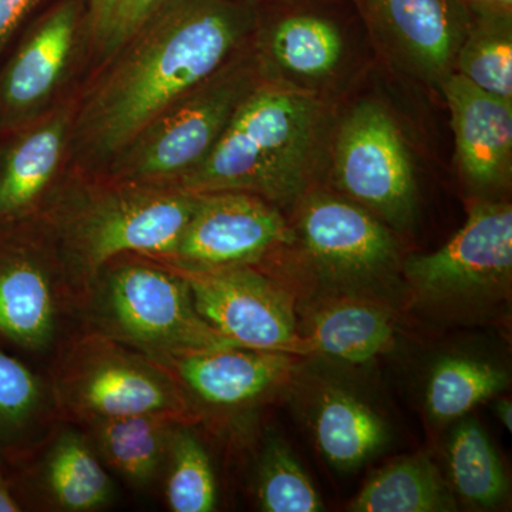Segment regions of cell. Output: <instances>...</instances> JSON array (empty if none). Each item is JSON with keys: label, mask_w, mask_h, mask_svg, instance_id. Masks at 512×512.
<instances>
[{"label": "cell", "mask_w": 512, "mask_h": 512, "mask_svg": "<svg viewBox=\"0 0 512 512\" xmlns=\"http://www.w3.org/2000/svg\"><path fill=\"white\" fill-rule=\"evenodd\" d=\"M256 16V0H178L144 23L73 113L74 161L106 171L158 114L248 45Z\"/></svg>", "instance_id": "obj_1"}, {"label": "cell", "mask_w": 512, "mask_h": 512, "mask_svg": "<svg viewBox=\"0 0 512 512\" xmlns=\"http://www.w3.org/2000/svg\"><path fill=\"white\" fill-rule=\"evenodd\" d=\"M339 107L261 82L208 157L173 185L191 192H248L291 212L326 183Z\"/></svg>", "instance_id": "obj_2"}, {"label": "cell", "mask_w": 512, "mask_h": 512, "mask_svg": "<svg viewBox=\"0 0 512 512\" xmlns=\"http://www.w3.org/2000/svg\"><path fill=\"white\" fill-rule=\"evenodd\" d=\"M197 201V192L177 185L107 178L56 192L40 221L55 245L74 308L111 259L173 254Z\"/></svg>", "instance_id": "obj_3"}, {"label": "cell", "mask_w": 512, "mask_h": 512, "mask_svg": "<svg viewBox=\"0 0 512 512\" xmlns=\"http://www.w3.org/2000/svg\"><path fill=\"white\" fill-rule=\"evenodd\" d=\"M251 47L262 82L336 106L377 66L348 0L258 3Z\"/></svg>", "instance_id": "obj_4"}, {"label": "cell", "mask_w": 512, "mask_h": 512, "mask_svg": "<svg viewBox=\"0 0 512 512\" xmlns=\"http://www.w3.org/2000/svg\"><path fill=\"white\" fill-rule=\"evenodd\" d=\"M83 329L101 333L154 360L227 346L194 305L190 286L170 266L127 254L111 259L77 306Z\"/></svg>", "instance_id": "obj_5"}, {"label": "cell", "mask_w": 512, "mask_h": 512, "mask_svg": "<svg viewBox=\"0 0 512 512\" xmlns=\"http://www.w3.org/2000/svg\"><path fill=\"white\" fill-rule=\"evenodd\" d=\"M49 382L60 421L77 427L147 413L174 414L192 424L200 417L164 366L92 330L59 346Z\"/></svg>", "instance_id": "obj_6"}, {"label": "cell", "mask_w": 512, "mask_h": 512, "mask_svg": "<svg viewBox=\"0 0 512 512\" xmlns=\"http://www.w3.org/2000/svg\"><path fill=\"white\" fill-rule=\"evenodd\" d=\"M261 82L249 40L217 73L148 123L111 161L107 180L178 183L208 157Z\"/></svg>", "instance_id": "obj_7"}, {"label": "cell", "mask_w": 512, "mask_h": 512, "mask_svg": "<svg viewBox=\"0 0 512 512\" xmlns=\"http://www.w3.org/2000/svg\"><path fill=\"white\" fill-rule=\"evenodd\" d=\"M325 185L393 231L412 227L419 210L416 168L402 127L382 100L350 97L339 107Z\"/></svg>", "instance_id": "obj_8"}, {"label": "cell", "mask_w": 512, "mask_h": 512, "mask_svg": "<svg viewBox=\"0 0 512 512\" xmlns=\"http://www.w3.org/2000/svg\"><path fill=\"white\" fill-rule=\"evenodd\" d=\"M76 311L52 238L0 224V348L37 356L59 349L64 313Z\"/></svg>", "instance_id": "obj_9"}, {"label": "cell", "mask_w": 512, "mask_h": 512, "mask_svg": "<svg viewBox=\"0 0 512 512\" xmlns=\"http://www.w3.org/2000/svg\"><path fill=\"white\" fill-rule=\"evenodd\" d=\"M379 66L440 94L471 25L460 0H348Z\"/></svg>", "instance_id": "obj_10"}, {"label": "cell", "mask_w": 512, "mask_h": 512, "mask_svg": "<svg viewBox=\"0 0 512 512\" xmlns=\"http://www.w3.org/2000/svg\"><path fill=\"white\" fill-rule=\"evenodd\" d=\"M291 214L288 245L325 278L369 281L389 274L400 262L393 229L326 185L309 191Z\"/></svg>", "instance_id": "obj_11"}, {"label": "cell", "mask_w": 512, "mask_h": 512, "mask_svg": "<svg viewBox=\"0 0 512 512\" xmlns=\"http://www.w3.org/2000/svg\"><path fill=\"white\" fill-rule=\"evenodd\" d=\"M165 265L187 281L202 318L235 345L293 356L311 353L296 328L288 293L255 265L215 269Z\"/></svg>", "instance_id": "obj_12"}, {"label": "cell", "mask_w": 512, "mask_h": 512, "mask_svg": "<svg viewBox=\"0 0 512 512\" xmlns=\"http://www.w3.org/2000/svg\"><path fill=\"white\" fill-rule=\"evenodd\" d=\"M197 194L173 254L157 261L187 269L259 265L291 242L288 215L264 198L239 191Z\"/></svg>", "instance_id": "obj_13"}, {"label": "cell", "mask_w": 512, "mask_h": 512, "mask_svg": "<svg viewBox=\"0 0 512 512\" xmlns=\"http://www.w3.org/2000/svg\"><path fill=\"white\" fill-rule=\"evenodd\" d=\"M410 285L431 301H460L505 288L512 274L510 202L477 200L463 228L439 251L410 256Z\"/></svg>", "instance_id": "obj_14"}, {"label": "cell", "mask_w": 512, "mask_h": 512, "mask_svg": "<svg viewBox=\"0 0 512 512\" xmlns=\"http://www.w3.org/2000/svg\"><path fill=\"white\" fill-rule=\"evenodd\" d=\"M10 473L25 510L93 512L116 498L113 478L89 437L64 421Z\"/></svg>", "instance_id": "obj_15"}, {"label": "cell", "mask_w": 512, "mask_h": 512, "mask_svg": "<svg viewBox=\"0 0 512 512\" xmlns=\"http://www.w3.org/2000/svg\"><path fill=\"white\" fill-rule=\"evenodd\" d=\"M451 116L461 181L477 200H495L512 180V100L453 73L441 86Z\"/></svg>", "instance_id": "obj_16"}, {"label": "cell", "mask_w": 512, "mask_h": 512, "mask_svg": "<svg viewBox=\"0 0 512 512\" xmlns=\"http://www.w3.org/2000/svg\"><path fill=\"white\" fill-rule=\"evenodd\" d=\"M80 16V3L64 0L26 37L0 76L2 120L29 121L49 106L72 64Z\"/></svg>", "instance_id": "obj_17"}, {"label": "cell", "mask_w": 512, "mask_h": 512, "mask_svg": "<svg viewBox=\"0 0 512 512\" xmlns=\"http://www.w3.org/2000/svg\"><path fill=\"white\" fill-rule=\"evenodd\" d=\"M293 359L284 352L227 346L156 362L180 383L192 406L238 409L284 386L295 369Z\"/></svg>", "instance_id": "obj_18"}, {"label": "cell", "mask_w": 512, "mask_h": 512, "mask_svg": "<svg viewBox=\"0 0 512 512\" xmlns=\"http://www.w3.org/2000/svg\"><path fill=\"white\" fill-rule=\"evenodd\" d=\"M72 123L73 113L57 110L0 153V224L28 218L49 195L69 151Z\"/></svg>", "instance_id": "obj_19"}, {"label": "cell", "mask_w": 512, "mask_h": 512, "mask_svg": "<svg viewBox=\"0 0 512 512\" xmlns=\"http://www.w3.org/2000/svg\"><path fill=\"white\" fill-rule=\"evenodd\" d=\"M60 423L49 380L0 348V463L19 466Z\"/></svg>", "instance_id": "obj_20"}, {"label": "cell", "mask_w": 512, "mask_h": 512, "mask_svg": "<svg viewBox=\"0 0 512 512\" xmlns=\"http://www.w3.org/2000/svg\"><path fill=\"white\" fill-rule=\"evenodd\" d=\"M184 423L190 421L174 414L147 413L97 421L80 429L104 466L127 483L147 488L165 470L175 431Z\"/></svg>", "instance_id": "obj_21"}, {"label": "cell", "mask_w": 512, "mask_h": 512, "mask_svg": "<svg viewBox=\"0 0 512 512\" xmlns=\"http://www.w3.org/2000/svg\"><path fill=\"white\" fill-rule=\"evenodd\" d=\"M312 352L365 363L392 346V320L379 306L359 301L330 303L312 316L305 336Z\"/></svg>", "instance_id": "obj_22"}, {"label": "cell", "mask_w": 512, "mask_h": 512, "mask_svg": "<svg viewBox=\"0 0 512 512\" xmlns=\"http://www.w3.org/2000/svg\"><path fill=\"white\" fill-rule=\"evenodd\" d=\"M454 507L453 497L429 458L409 457L377 471L352 501L350 511L441 512Z\"/></svg>", "instance_id": "obj_23"}, {"label": "cell", "mask_w": 512, "mask_h": 512, "mask_svg": "<svg viewBox=\"0 0 512 512\" xmlns=\"http://www.w3.org/2000/svg\"><path fill=\"white\" fill-rule=\"evenodd\" d=\"M315 433L323 456L339 468L360 466L386 440L380 417L362 400L340 390H332L320 400Z\"/></svg>", "instance_id": "obj_24"}, {"label": "cell", "mask_w": 512, "mask_h": 512, "mask_svg": "<svg viewBox=\"0 0 512 512\" xmlns=\"http://www.w3.org/2000/svg\"><path fill=\"white\" fill-rule=\"evenodd\" d=\"M448 466L458 495L468 504L495 507L508 491L503 463L476 420L458 424L448 444Z\"/></svg>", "instance_id": "obj_25"}, {"label": "cell", "mask_w": 512, "mask_h": 512, "mask_svg": "<svg viewBox=\"0 0 512 512\" xmlns=\"http://www.w3.org/2000/svg\"><path fill=\"white\" fill-rule=\"evenodd\" d=\"M507 384V375L497 366L470 357H446L431 372L427 410L437 421L460 419Z\"/></svg>", "instance_id": "obj_26"}, {"label": "cell", "mask_w": 512, "mask_h": 512, "mask_svg": "<svg viewBox=\"0 0 512 512\" xmlns=\"http://www.w3.org/2000/svg\"><path fill=\"white\" fill-rule=\"evenodd\" d=\"M454 73L484 92L512 100V18H471Z\"/></svg>", "instance_id": "obj_27"}, {"label": "cell", "mask_w": 512, "mask_h": 512, "mask_svg": "<svg viewBox=\"0 0 512 512\" xmlns=\"http://www.w3.org/2000/svg\"><path fill=\"white\" fill-rule=\"evenodd\" d=\"M192 426L184 423L175 431L164 470L165 500L174 512H211L217 507V480L211 458Z\"/></svg>", "instance_id": "obj_28"}, {"label": "cell", "mask_w": 512, "mask_h": 512, "mask_svg": "<svg viewBox=\"0 0 512 512\" xmlns=\"http://www.w3.org/2000/svg\"><path fill=\"white\" fill-rule=\"evenodd\" d=\"M256 495L266 512L323 510L318 491L282 441L269 440L259 460Z\"/></svg>", "instance_id": "obj_29"}, {"label": "cell", "mask_w": 512, "mask_h": 512, "mask_svg": "<svg viewBox=\"0 0 512 512\" xmlns=\"http://www.w3.org/2000/svg\"><path fill=\"white\" fill-rule=\"evenodd\" d=\"M178 0H117L109 29L99 46L106 60L117 52L144 23Z\"/></svg>", "instance_id": "obj_30"}, {"label": "cell", "mask_w": 512, "mask_h": 512, "mask_svg": "<svg viewBox=\"0 0 512 512\" xmlns=\"http://www.w3.org/2000/svg\"><path fill=\"white\" fill-rule=\"evenodd\" d=\"M39 3L40 0H0V50Z\"/></svg>", "instance_id": "obj_31"}, {"label": "cell", "mask_w": 512, "mask_h": 512, "mask_svg": "<svg viewBox=\"0 0 512 512\" xmlns=\"http://www.w3.org/2000/svg\"><path fill=\"white\" fill-rule=\"evenodd\" d=\"M116 3L117 0H89L90 33L97 46L101 45L106 36Z\"/></svg>", "instance_id": "obj_32"}, {"label": "cell", "mask_w": 512, "mask_h": 512, "mask_svg": "<svg viewBox=\"0 0 512 512\" xmlns=\"http://www.w3.org/2000/svg\"><path fill=\"white\" fill-rule=\"evenodd\" d=\"M471 18H512V0H460Z\"/></svg>", "instance_id": "obj_33"}, {"label": "cell", "mask_w": 512, "mask_h": 512, "mask_svg": "<svg viewBox=\"0 0 512 512\" xmlns=\"http://www.w3.org/2000/svg\"><path fill=\"white\" fill-rule=\"evenodd\" d=\"M25 511L20 501L10 468L0 463V512Z\"/></svg>", "instance_id": "obj_34"}, {"label": "cell", "mask_w": 512, "mask_h": 512, "mask_svg": "<svg viewBox=\"0 0 512 512\" xmlns=\"http://www.w3.org/2000/svg\"><path fill=\"white\" fill-rule=\"evenodd\" d=\"M495 414H497L498 419L501 420V423L504 424L505 429L508 431L512 430V406L511 400L501 399L495 403Z\"/></svg>", "instance_id": "obj_35"}, {"label": "cell", "mask_w": 512, "mask_h": 512, "mask_svg": "<svg viewBox=\"0 0 512 512\" xmlns=\"http://www.w3.org/2000/svg\"><path fill=\"white\" fill-rule=\"evenodd\" d=\"M258 3L278 2V0H256Z\"/></svg>", "instance_id": "obj_36"}]
</instances>
